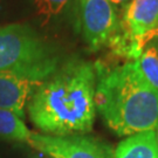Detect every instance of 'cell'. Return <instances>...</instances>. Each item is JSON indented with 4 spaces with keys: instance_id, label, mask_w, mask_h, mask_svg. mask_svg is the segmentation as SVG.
<instances>
[{
    "instance_id": "1",
    "label": "cell",
    "mask_w": 158,
    "mask_h": 158,
    "mask_svg": "<svg viewBox=\"0 0 158 158\" xmlns=\"http://www.w3.org/2000/svg\"><path fill=\"white\" fill-rule=\"evenodd\" d=\"M95 66L82 59L61 63L31 97L29 119L45 135H83L96 117Z\"/></svg>"
},
{
    "instance_id": "2",
    "label": "cell",
    "mask_w": 158,
    "mask_h": 158,
    "mask_svg": "<svg viewBox=\"0 0 158 158\" xmlns=\"http://www.w3.org/2000/svg\"><path fill=\"white\" fill-rule=\"evenodd\" d=\"M96 111L118 136L150 131L158 123V91L142 76L135 61L113 68L95 66Z\"/></svg>"
},
{
    "instance_id": "3",
    "label": "cell",
    "mask_w": 158,
    "mask_h": 158,
    "mask_svg": "<svg viewBox=\"0 0 158 158\" xmlns=\"http://www.w3.org/2000/svg\"><path fill=\"white\" fill-rule=\"evenodd\" d=\"M61 64L56 47L26 23L0 27V73L44 81Z\"/></svg>"
},
{
    "instance_id": "4",
    "label": "cell",
    "mask_w": 158,
    "mask_h": 158,
    "mask_svg": "<svg viewBox=\"0 0 158 158\" xmlns=\"http://www.w3.org/2000/svg\"><path fill=\"white\" fill-rule=\"evenodd\" d=\"M49 158H113L111 148L94 137L83 135L51 136L32 132L27 142Z\"/></svg>"
},
{
    "instance_id": "5",
    "label": "cell",
    "mask_w": 158,
    "mask_h": 158,
    "mask_svg": "<svg viewBox=\"0 0 158 158\" xmlns=\"http://www.w3.org/2000/svg\"><path fill=\"white\" fill-rule=\"evenodd\" d=\"M82 38L91 52L100 51L118 28L121 19L109 0H77Z\"/></svg>"
},
{
    "instance_id": "6",
    "label": "cell",
    "mask_w": 158,
    "mask_h": 158,
    "mask_svg": "<svg viewBox=\"0 0 158 158\" xmlns=\"http://www.w3.org/2000/svg\"><path fill=\"white\" fill-rule=\"evenodd\" d=\"M123 8L121 23L148 46L149 34L158 27V0H130Z\"/></svg>"
},
{
    "instance_id": "7",
    "label": "cell",
    "mask_w": 158,
    "mask_h": 158,
    "mask_svg": "<svg viewBox=\"0 0 158 158\" xmlns=\"http://www.w3.org/2000/svg\"><path fill=\"white\" fill-rule=\"evenodd\" d=\"M42 81L0 73V109L15 113L23 118L25 108Z\"/></svg>"
},
{
    "instance_id": "8",
    "label": "cell",
    "mask_w": 158,
    "mask_h": 158,
    "mask_svg": "<svg viewBox=\"0 0 158 158\" xmlns=\"http://www.w3.org/2000/svg\"><path fill=\"white\" fill-rule=\"evenodd\" d=\"M113 158H158L155 131H144L129 136L119 143Z\"/></svg>"
},
{
    "instance_id": "9",
    "label": "cell",
    "mask_w": 158,
    "mask_h": 158,
    "mask_svg": "<svg viewBox=\"0 0 158 158\" xmlns=\"http://www.w3.org/2000/svg\"><path fill=\"white\" fill-rule=\"evenodd\" d=\"M106 46L117 57H123L128 61H136L142 55L147 44L142 39L134 36L119 23L118 28L110 36Z\"/></svg>"
},
{
    "instance_id": "10",
    "label": "cell",
    "mask_w": 158,
    "mask_h": 158,
    "mask_svg": "<svg viewBox=\"0 0 158 158\" xmlns=\"http://www.w3.org/2000/svg\"><path fill=\"white\" fill-rule=\"evenodd\" d=\"M32 136L27 125L15 113L0 109V138L12 142H28Z\"/></svg>"
},
{
    "instance_id": "11",
    "label": "cell",
    "mask_w": 158,
    "mask_h": 158,
    "mask_svg": "<svg viewBox=\"0 0 158 158\" xmlns=\"http://www.w3.org/2000/svg\"><path fill=\"white\" fill-rule=\"evenodd\" d=\"M75 0H32L34 11L41 26L62 20L70 11Z\"/></svg>"
},
{
    "instance_id": "12",
    "label": "cell",
    "mask_w": 158,
    "mask_h": 158,
    "mask_svg": "<svg viewBox=\"0 0 158 158\" xmlns=\"http://www.w3.org/2000/svg\"><path fill=\"white\" fill-rule=\"evenodd\" d=\"M142 76L153 89L158 91V47L151 41L144 48L138 60L135 61Z\"/></svg>"
},
{
    "instance_id": "13",
    "label": "cell",
    "mask_w": 158,
    "mask_h": 158,
    "mask_svg": "<svg viewBox=\"0 0 158 158\" xmlns=\"http://www.w3.org/2000/svg\"><path fill=\"white\" fill-rule=\"evenodd\" d=\"M114 6H121V7H124L130 0H109Z\"/></svg>"
},
{
    "instance_id": "14",
    "label": "cell",
    "mask_w": 158,
    "mask_h": 158,
    "mask_svg": "<svg viewBox=\"0 0 158 158\" xmlns=\"http://www.w3.org/2000/svg\"><path fill=\"white\" fill-rule=\"evenodd\" d=\"M152 35H153V40H155V41H158V27L152 32Z\"/></svg>"
},
{
    "instance_id": "15",
    "label": "cell",
    "mask_w": 158,
    "mask_h": 158,
    "mask_svg": "<svg viewBox=\"0 0 158 158\" xmlns=\"http://www.w3.org/2000/svg\"><path fill=\"white\" fill-rule=\"evenodd\" d=\"M29 158H46V156H44L42 153H41V155H39V153H35V155H31V156H29Z\"/></svg>"
},
{
    "instance_id": "16",
    "label": "cell",
    "mask_w": 158,
    "mask_h": 158,
    "mask_svg": "<svg viewBox=\"0 0 158 158\" xmlns=\"http://www.w3.org/2000/svg\"><path fill=\"white\" fill-rule=\"evenodd\" d=\"M156 131H155V135H156V142H157V148H158V123H157V125H156Z\"/></svg>"
},
{
    "instance_id": "17",
    "label": "cell",
    "mask_w": 158,
    "mask_h": 158,
    "mask_svg": "<svg viewBox=\"0 0 158 158\" xmlns=\"http://www.w3.org/2000/svg\"><path fill=\"white\" fill-rule=\"evenodd\" d=\"M153 42H155V44L157 45V47H158V41H155V40H153Z\"/></svg>"
}]
</instances>
